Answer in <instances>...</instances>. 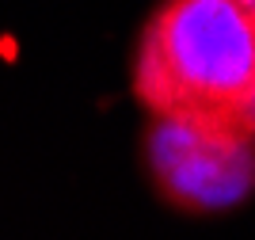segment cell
I'll return each instance as SVG.
<instances>
[{"mask_svg":"<svg viewBox=\"0 0 255 240\" xmlns=\"http://www.w3.org/2000/svg\"><path fill=\"white\" fill-rule=\"evenodd\" d=\"M236 4H240V8H244L248 15H255V0H236Z\"/></svg>","mask_w":255,"mask_h":240,"instance_id":"obj_3","label":"cell"},{"mask_svg":"<svg viewBox=\"0 0 255 240\" xmlns=\"http://www.w3.org/2000/svg\"><path fill=\"white\" fill-rule=\"evenodd\" d=\"M133 92L156 118L255 137V19L236 0H164L137 42Z\"/></svg>","mask_w":255,"mask_h":240,"instance_id":"obj_1","label":"cell"},{"mask_svg":"<svg viewBox=\"0 0 255 240\" xmlns=\"http://www.w3.org/2000/svg\"><path fill=\"white\" fill-rule=\"evenodd\" d=\"M149 168L160 195L183 210H221L240 202L255 183V137L213 134L156 118L149 134Z\"/></svg>","mask_w":255,"mask_h":240,"instance_id":"obj_2","label":"cell"},{"mask_svg":"<svg viewBox=\"0 0 255 240\" xmlns=\"http://www.w3.org/2000/svg\"><path fill=\"white\" fill-rule=\"evenodd\" d=\"M252 19H255V15H252Z\"/></svg>","mask_w":255,"mask_h":240,"instance_id":"obj_5","label":"cell"},{"mask_svg":"<svg viewBox=\"0 0 255 240\" xmlns=\"http://www.w3.org/2000/svg\"><path fill=\"white\" fill-rule=\"evenodd\" d=\"M252 130H255V103H252Z\"/></svg>","mask_w":255,"mask_h":240,"instance_id":"obj_4","label":"cell"}]
</instances>
